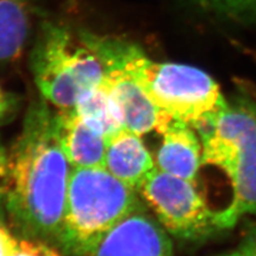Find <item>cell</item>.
I'll list each match as a JSON object with an SVG mask.
<instances>
[{"label":"cell","instance_id":"ac0fdd59","mask_svg":"<svg viewBox=\"0 0 256 256\" xmlns=\"http://www.w3.org/2000/svg\"><path fill=\"white\" fill-rule=\"evenodd\" d=\"M239 250L244 256H256V230L246 238Z\"/></svg>","mask_w":256,"mask_h":256},{"label":"cell","instance_id":"7a4b0ae2","mask_svg":"<svg viewBox=\"0 0 256 256\" xmlns=\"http://www.w3.org/2000/svg\"><path fill=\"white\" fill-rule=\"evenodd\" d=\"M192 127L202 142L203 164L222 170L233 189L230 204L217 214L220 230L256 216V102H228Z\"/></svg>","mask_w":256,"mask_h":256},{"label":"cell","instance_id":"6da1fadb","mask_svg":"<svg viewBox=\"0 0 256 256\" xmlns=\"http://www.w3.org/2000/svg\"><path fill=\"white\" fill-rule=\"evenodd\" d=\"M61 148L57 116L47 102L31 104L8 153L6 210L25 239L57 244L72 169Z\"/></svg>","mask_w":256,"mask_h":256},{"label":"cell","instance_id":"ba28073f","mask_svg":"<svg viewBox=\"0 0 256 256\" xmlns=\"http://www.w3.org/2000/svg\"><path fill=\"white\" fill-rule=\"evenodd\" d=\"M86 256H175L168 232L146 210L128 216Z\"/></svg>","mask_w":256,"mask_h":256},{"label":"cell","instance_id":"8992f818","mask_svg":"<svg viewBox=\"0 0 256 256\" xmlns=\"http://www.w3.org/2000/svg\"><path fill=\"white\" fill-rule=\"evenodd\" d=\"M138 192L153 210L162 226L176 238L196 242L220 230L218 212L212 210L194 184L186 180L155 166Z\"/></svg>","mask_w":256,"mask_h":256},{"label":"cell","instance_id":"9c48e42d","mask_svg":"<svg viewBox=\"0 0 256 256\" xmlns=\"http://www.w3.org/2000/svg\"><path fill=\"white\" fill-rule=\"evenodd\" d=\"M156 166L168 174L196 184L200 168L203 164L202 142L196 130L182 121L172 123L162 134Z\"/></svg>","mask_w":256,"mask_h":256},{"label":"cell","instance_id":"4fadbf2b","mask_svg":"<svg viewBox=\"0 0 256 256\" xmlns=\"http://www.w3.org/2000/svg\"><path fill=\"white\" fill-rule=\"evenodd\" d=\"M73 109L88 125L107 139L124 128L121 111L104 79L100 86L80 98Z\"/></svg>","mask_w":256,"mask_h":256},{"label":"cell","instance_id":"7c38bea8","mask_svg":"<svg viewBox=\"0 0 256 256\" xmlns=\"http://www.w3.org/2000/svg\"><path fill=\"white\" fill-rule=\"evenodd\" d=\"M36 0H0V62L20 57L29 38Z\"/></svg>","mask_w":256,"mask_h":256},{"label":"cell","instance_id":"30bf717a","mask_svg":"<svg viewBox=\"0 0 256 256\" xmlns=\"http://www.w3.org/2000/svg\"><path fill=\"white\" fill-rule=\"evenodd\" d=\"M61 148L72 168H104L107 138L72 108L56 112Z\"/></svg>","mask_w":256,"mask_h":256},{"label":"cell","instance_id":"e0dca14e","mask_svg":"<svg viewBox=\"0 0 256 256\" xmlns=\"http://www.w3.org/2000/svg\"><path fill=\"white\" fill-rule=\"evenodd\" d=\"M18 244V240H16L0 223V256H12Z\"/></svg>","mask_w":256,"mask_h":256},{"label":"cell","instance_id":"5b68a950","mask_svg":"<svg viewBox=\"0 0 256 256\" xmlns=\"http://www.w3.org/2000/svg\"><path fill=\"white\" fill-rule=\"evenodd\" d=\"M118 57L155 105L176 121L194 126L223 107L217 82L206 72L180 63L156 62L140 48L118 40Z\"/></svg>","mask_w":256,"mask_h":256},{"label":"cell","instance_id":"d6986e66","mask_svg":"<svg viewBox=\"0 0 256 256\" xmlns=\"http://www.w3.org/2000/svg\"><path fill=\"white\" fill-rule=\"evenodd\" d=\"M12 102L8 94L0 88V122L6 118L11 110Z\"/></svg>","mask_w":256,"mask_h":256},{"label":"cell","instance_id":"ffe728a7","mask_svg":"<svg viewBox=\"0 0 256 256\" xmlns=\"http://www.w3.org/2000/svg\"><path fill=\"white\" fill-rule=\"evenodd\" d=\"M218 256H244L242 254V252L240 250H237V251H233V252H228V253H224V254H221V255H218Z\"/></svg>","mask_w":256,"mask_h":256},{"label":"cell","instance_id":"3957f363","mask_svg":"<svg viewBox=\"0 0 256 256\" xmlns=\"http://www.w3.org/2000/svg\"><path fill=\"white\" fill-rule=\"evenodd\" d=\"M30 66L43 98L58 110L74 108L107 72L96 34L50 20L38 28Z\"/></svg>","mask_w":256,"mask_h":256},{"label":"cell","instance_id":"9a60e30c","mask_svg":"<svg viewBox=\"0 0 256 256\" xmlns=\"http://www.w3.org/2000/svg\"><path fill=\"white\" fill-rule=\"evenodd\" d=\"M12 256H62L50 244L38 240L24 239L18 242L16 251Z\"/></svg>","mask_w":256,"mask_h":256},{"label":"cell","instance_id":"5bb4252c","mask_svg":"<svg viewBox=\"0 0 256 256\" xmlns=\"http://www.w3.org/2000/svg\"><path fill=\"white\" fill-rule=\"evenodd\" d=\"M204 9L246 22H256V0H194Z\"/></svg>","mask_w":256,"mask_h":256},{"label":"cell","instance_id":"8fae6325","mask_svg":"<svg viewBox=\"0 0 256 256\" xmlns=\"http://www.w3.org/2000/svg\"><path fill=\"white\" fill-rule=\"evenodd\" d=\"M155 166L139 134L122 128L107 139L104 168L127 186L139 191Z\"/></svg>","mask_w":256,"mask_h":256},{"label":"cell","instance_id":"277c9868","mask_svg":"<svg viewBox=\"0 0 256 256\" xmlns=\"http://www.w3.org/2000/svg\"><path fill=\"white\" fill-rule=\"evenodd\" d=\"M137 192L105 168H72L56 244L68 255H89L120 222L146 210Z\"/></svg>","mask_w":256,"mask_h":256},{"label":"cell","instance_id":"52a82bcc","mask_svg":"<svg viewBox=\"0 0 256 256\" xmlns=\"http://www.w3.org/2000/svg\"><path fill=\"white\" fill-rule=\"evenodd\" d=\"M98 46L107 66L104 82L122 114L123 127L139 136L157 132L162 134L174 120L150 98L118 57V38L100 36Z\"/></svg>","mask_w":256,"mask_h":256},{"label":"cell","instance_id":"2e32d148","mask_svg":"<svg viewBox=\"0 0 256 256\" xmlns=\"http://www.w3.org/2000/svg\"><path fill=\"white\" fill-rule=\"evenodd\" d=\"M8 182H9V172H8V154L0 144V217L6 210Z\"/></svg>","mask_w":256,"mask_h":256}]
</instances>
